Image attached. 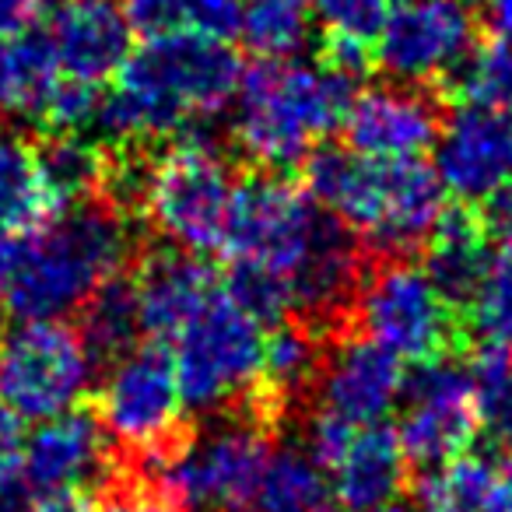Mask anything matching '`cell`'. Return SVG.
<instances>
[{"mask_svg": "<svg viewBox=\"0 0 512 512\" xmlns=\"http://www.w3.org/2000/svg\"><path fill=\"white\" fill-rule=\"evenodd\" d=\"M242 71L246 67L225 39L190 32L148 36L130 50L113 92L99 102L95 123L116 144L183 134L225 113L239 95Z\"/></svg>", "mask_w": 512, "mask_h": 512, "instance_id": "6da1fadb", "label": "cell"}, {"mask_svg": "<svg viewBox=\"0 0 512 512\" xmlns=\"http://www.w3.org/2000/svg\"><path fill=\"white\" fill-rule=\"evenodd\" d=\"M134 214L106 197L57 211L25 235L4 278V302L25 323L64 320L123 271L134 256Z\"/></svg>", "mask_w": 512, "mask_h": 512, "instance_id": "7a4b0ae2", "label": "cell"}, {"mask_svg": "<svg viewBox=\"0 0 512 512\" xmlns=\"http://www.w3.org/2000/svg\"><path fill=\"white\" fill-rule=\"evenodd\" d=\"M306 190L355 228L376 260H400L432 239L442 211L439 172L418 158H365L316 144L306 158Z\"/></svg>", "mask_w": 512, "mask_h": 512, "instance_id": "3957f363", "label": "cell"}, {"mask_svg": "<svg viewBox=\"0 0 512 512\" xmlns=\"http://www.w3.org/2000/svg\"><path fill=\"white\" fill-rule=\"evenodd\" d=\"M358 95V81L320 64L260 60L242 71L235 141L267 172L306 162L323 134L337 127Z\"/></svg>", "mask_w": 512, "mask_h": 512, "instance_id": "277c9868", "label": "cell"}, {"mask_svg": "<svg viewBox=\"0 0 512 512\" xmlns=\"http://www.w3.org/2000/svg\"><path fill=\"white\" fill-rule=\"evenodd\" d=\"M274 428L249 411H228L204 435H179L137 456V470L176 512H249L271 460Z\"/></svg>", "mask_w": 512, "mask_h": 512, "instance_id": "5b68a950", "label": "cell"}, {"mask_svg": "<svg viewBox=\"0 0 512 512\" xmlns=\"http://www.w3.org/2000/svg\"><path fill=\"white\" fill-rule=\"evenodd\" d=\"M183 130L176 144L155 158L151 169L144 214L183 253H214L225 239L228 204H232L235 179L232 165L221 155L211 130Z\"/></svg>", "mask_w": 512, "mask_h": 512, "instance_id": "8992f818", "label": "cell"}, {"mask_svg": "<svg viewBox=\"0 0 512 512\" xmlns=\"http://www.w3.org/2000/svg\"><path fill=\"white\" fill-rule=\"evenodd\" d=\"M264 362V327L242 313L225 288L176 337L172 369L186 411H235L253 393Z\"/></svg>", "mask_w": 512, "mask_h": 512, "instance_id": "52a82bcc", "label": "cell"}, {"mask_svg": "<svg viewBox=\"0 0 512 512\" xmlns=\"http://www.w3.org/2000/svg\"><path fill=\"white\" fill-rule=\"evenodd\" d=\"M355 323L365 337L411 362L453 355L460 344L456 309L435 292L425 267H414L407 256L372 264L358 295Z\"/></svg>", "mask_w": 512, "mask_h": 512, "instance_id": "ba28073f", "label": "cell"}, {"mask_svg": "<svg viewBox=\"0 0 512 512\" xmlns=\"http://www.w3.org/2000/svg\"><path fill=\"white\" fill-rule=\"evenodd\" d=\"M92 358L78 330L60 320H36L0 344V400L29 421L78 407L92 383Z\"/></svg>", "mask_w": 512, "mask_h": 512, "instance_id": "9c48e42d", "label": "cell"}, {"mask_svg": "<svg viewBox=\"0 0 512 512\" xmlns=\"http://www.w3.org/2000/svg\"><path fill=\"white\" fill-rule=\"evenodd\" d=\"M320 218L323 211H316L306 186L256 172L235 183L221 249L232 256V264H264L292 278Z\"/></svg>", "mask_w": 512, "mask_h": 512, "instance_id": "30bf717a", "label": "cell"}, {"mask_svg": "<svg viewBox=\"0 0 512 512\" xmlns=\"http://www.w3.org/2000/svg\"><path fill=\"white\" fill-rule=\"evenodd\" d=\"M474 50L477 18L467 0H393L376 36L379 67L404 85L453 78Z\"/></svg>", "mask_w": 512, "mask_h": 512, "instance_id": "8fae6325", "label": "cell"}, {"mask_svg": "<svg viewBox=\"0 0 512 512\" xmlns=\"http://www.w3.org/2000/svg\"><path fill=\"white\" fill-rule=\"evenodd\" d=\"M183 407L172 355H165L158 344L134 348L127 358L109 365L99 393V418L109 439L134 449L137 456L186 435L179 425Z\"/></svg>", "mask_w": 512, "mask_h": 512, "instance_id": "7c38bea8", "label": "cell"}, {"mask_svg": "<svg viewBox=\"0 0 512 512\" xmlns=\"http://www.w3.org/2000/svg\"><path fill=\"white\" fill-rule=\"evenodd\" d=\"M407 411L400 418V446L404 456L421 470L442 467L467 453L477 435L470 372L453 355L414 362L404 379Z\"/></svg>", "mask_w": 512, "mask_h": 512, "instance_id": "4fadbf2b", "label": "cell"}, {"mask_svg": "<svg viewBox=\"0 0 512 512\" xmlns=\"http://www.w3.org/2000/svg\"><path fill=\"white\" fill-rule=\"evenodd\" d=\"M435 172L463 200H488L512 183V113L460 102L435 141Z\"/></svg>", "mask_w": 512, "mask_h": 512, "instance_id": "5bb4252c", "label": "cell"}, {"mask_svg": "<svg viewBox=\"0 0 512 512\" xmlns=\"http://www.w3.org/2000/svg\"><path fill=\"white\" fill-rule=\"evenodd\" d=\"M109 432L92 411H71L39 421L25 442V488L39 498L78 495L88 484L113 481Z\"/></svg>", "mask_w": 512, "mask_h": 512, "instance_id": "9a60e30c", "label": "cell"}, {"mask_svg": "<svg viewBox=\"0 0 512 512\" xmlns=\"http://www.w3.org/2000/svg\"><path fill=\"white\" fill-rule=\"evenodd\" d=\"M344 141L365 158H418L439 141L442 109L421 85H376L351 99L341 120Z\"/></svg>", "mask_w": 512, "mask_h": 512, "instance_id": "2e32d148", "label": "cell"}, {"mask_svg": "<svg viewBox=\"0 0 512 512\" xmlns=\"http://www.w3.org/2000/svg\"><path fill=\"white\" fill-rule=\"evenodd\" d=\"M404 379L407 372L400 365V355H393L372 337L344 334L341 341L330 344L316 397L323 411L351 425H376L404 397Z\"/></svg>", "mask_w": 512, "mask_h": 512, "instance_id": "e0dca14e", "label": "cell"}, {"mask_svg": "<svg viewBox=\"0 0 512 512\" xmlns=\"http://www.w3.org/2000/svg\"><path fill=\"white\" fill-rule=\"evenodd\" d=\"M43 32L60 71L92 88L116 78L134 50V25L116 0H60Z\"/></svg>", "mask_w": 512, "mask_h": 512, "instance_id": "ac0fdd59", "label": "cell"}, {"mask_svg": "<svg viewBox=\"0 0 512 512\" xmlns=\"http://www.w3.org/2000/svg\"><path fill=\"white\" fill-rule=\"evenodd\" d=\"M134 288L144 334L151 341H176L186 330V323L218 292V281L193 253L169 246L148 249L137 260Z\"/></svg>", "mask_w": 512, "mask_h": 512, "instance_id": "d6986e66", "label": "cell"}, {"mask_svg": "<svg viewBox=\"0 0 512 512\" xmlns=\"http://www.w3.org/2000/svg\"><path fill=\"white\" fill-rule=\"evenodd\" d=\"M488 242L491 239H488V228H484L481 211H470V207H446L432 239H428L425 274L435 285V292L456 313L474 306L491 267H495Z\"/></svg>", "mask_w": 512, "mask_h": 512, "instance_id": "ffe728a7", "label": "cell"}, {"mask_svg": "<svg viewBox=\"0 0 512 512\" xmlns=\"http://www.w3.org/2000/svg\"><path fill=\"white\" fill-rule=\"evenodd\" d=\"M327 474L337 502L351 512L379 509V505L393 502L407 477V456L400 446V435L386 428L383 421L358 425Z\"/></svg>", "mask_w": 512, "mask_h": 512, "instance_id": "44dd1931", "label": "cell"}, {"mask_svg": "<svg viewBox=\"0 0 512 512\" xmlns=\"http://www.w3.org/2000/svg\"><path fill=\"white\" fill-rule=\"evenodd\" d=\"M32 162H36L39 186L53 211L102 197L109 169V151L102 144L81 134H67V130H50L32 144Z\"/></svg>", "mask_w": 512, "mask_h": 512, "instance_id": "7402d4cb", "label": "cell"}, {"mask_svg": "<svg viewBox=\"0 0 512 512\" xmlns=\"http://www.w3.org/2000/svg\"><path fill=\"white\" fill-rule=\"evenodd\" d=\"M85 351L92 365H116L137 348L144 327H141V306H137L134 278H109L92 299L81 306V327H78Z\"/></svg>", "mask_w": 512, "mask_h": 512, "instance_id": "603a6c76", "label": "cell"}, {"mask_svg": "<svg viewBox=\"0 0 512 512\" xmlns=\"http://www.w3.org/2000/svg\"><path fill=\"white\" fill-rule=\"evenodd\" d=\"M341 502L327 470L306 449H278L267 460L249 512H337Z\"/></svg>", "mask_w": 512, "mask_h": 512, "instance_id": "cb8c5ba5", "label": "cell"}, {"mask_svg": "<svg viewBox=\"0 0 512 512\" xmlns=\"http://www.w3.org/2000/svg\"><path fill=\"white\" fill-rule=\"evenodd\" d=\"M53 214L57 211L39 186L32 148L18 134L0 130V235L25 239Z\"/></svg>", "mask_w": 512, "mask_h": 512, "instance_id": "d4e9b609", "label": "cell"}, {"mask_svg": "<svg viewBox=\"0 0 512 512\" xmlns=\"http://www.w3.org/2000/svg\"><path fill=\"white\" fill-rule=\"evenodd\" d=\"M130 25L141 36H190L228 39L239 36L242 0H123Z\"/></svg>", "mask_w": 512, "mask_h": 512, "instance_id": "484cf974", "label": "cell"}, {"mask_svg": "<svg viewBox=\"0 0 512 512\" xmlns=\"http://www.w3.org/2000/svg\"><path fill=\"white\" fill-rule=\"evenodd\" d=\"M309 0H242L239 36L260 60H292L313 36Z\"/></svg>", "mask_w": 512, "mask_h": 512, "instance_id": "4316f807", "label": "cell"}, {"mask_svg": "<svg viewBox=\"0 0 512 512\" xmlns=\"http://www.w3.org/2000/svg\"><path fill=\"white\" fill-rule=\"evenodd\" d=\"M495 484V470L484 456L463 453L421 474L414 488L418 512H484Z\"/></svg>", "mask_w": 512, "mask_h": 512, "instance_id": "83f0119b", "label": "cell"}, {"mask_svg": "<svg viewBox=\"0 0 512 512\" xmlns=\"http://www.w3.org/2000/svg\"><path fill=\"white\" fill-rule=\"evenodd\" d=\"M470 397H474L477 428L495 442L512 439V351L502 341H484L470 355Z\"/></svg>", "mask_w": 512, "mask_h": 512, "instance_id": "f1b7e54d", "label": "cell"}, {"mask_svg": "<svg viewBox=\"0 0 512 512\" xmlns=\"http://www.w3.org/2000/svg\"><path fill=\"white\" fill-rule=\"evenodd\" d=\"M11 64H15V113L43 120L53 92L60 88V64L46 32H22L11 43Z\"/></svg>", "mask_w": 512, "mask_h": 512, "instance_id": "f546056e", "label": "cell"}, {"mask_svg": "<svg viewBox=\"0 0 512 512\" xmlns=\"http://www.w3.org/2000/svg\"><path fill=\"white\" fill-rule=\"evenodd\" d=\"M225 295L260 327H278L288 320V313H295L292 278L264 264H232Z\"/></svg>", "mask_w": 512, "mask_h": 512, "instance_id": "4dcf8cb0", "label": "cell"}, {"mask_svg": "<svg viewBox=\"0 0 512 512\" xmlns=\"http://www.w3.org/2000/svg\"><path fill=\"white\" fill-rule=\"evenodd\" d=\"M449 81L463 102H488L512 113V43L491 39Z\"/></svg>", "mask_w": 512, "mask_h": 512, "instance_id": "1f68e13d", "label": "cell"}, {"mask_svg": "<svg viewBox=\"0 0 512 512\" xmlns=\"http://www.w3.org/2000/svg\"><path fill=\"white\" fill-rule=\"evenodd\" d=\"M393 0H309L313 18L327 29V36L372 39L379 36Z\"/></svg>", "mask_w": 512, "mask_h": 512, "instance_id": "d6a6232c", "label": "cell"}, {"mask_svg": "<svg viewBox=\"0 0 512 512\" xmlns=\"http://www.w3.org/2000/svg\"><path fill=\"white\" fill-rule=\"evenodd\" d=\"M474 323L488 341H512V256H502L491 267L481 295L474 299Z\"/></svg>", "mask_w": 512, "mask_h": 512, "instance_id": "836d02e7", "label": "cell"}, {"mask_svg": "<svg viewBox=\"0 0 512 512\" xmlns=\"http://www.w3.org/2000/svg\"><path fill=\"white\" fill-rule=\"evenodd\" d=\"M99 95L92 85H81V81H60V88L53 92L50 106L43 109V120L50 130H67V134H81L88 123H95L99 116Z\"/></svg>", "mask_w": 512, "mask_h": 512, "instance_id": "e575fe53", "label": "cell"}, {"mask_svg": "<svg viewBox=\"0 0 512 512\" xmlns=\"http://www.w3.org/2000/svg\"><path fill=\"white\" fill-rule=\"evenodd\" d=\"M95 512H176L155 488L141 481V477H113L102 491V502Z\"/></svg>", "mask_w": 512, "mask_h": 512, "instance_id": "d590c367", "label": "cell"}, {"mask_svg": "<svg viewBox=\"0 0 512 512\" xmlns=\"http://www.w3.org/2000/svg\"><path fill=\"white\" fill-rule=\"evenodd\" d=\"M25 418H18L4 400H0V484L15 481V474L22 470L25 460Z\"/></svg>", "mask_w": 512, "mask_h": 512, "instance_id": "8d00e7d4", "label": "cell"}, {"mask_svg": "<svg viewBox=\"0 0 512 512\" xmlns=\"http://www.w3.org/2000/svg\"><path fill=\"white\" fill-rule=\"evenodd\" d=\"M484 228H488V239L502 246L505 256H512V183L505 190H498L495 197L484 200Z\"/></svg>", "mask_w": 512, "mask_h": 512, "instance_id": "74e56055", "label": "cell"}, {"mask_svg": "<svg viewBox=\"0 0 512 512\" xmlns=\"http://www.w3.org/2000/svg\"><path fill=\"white\" fill-rule=\"evenodd\" d=\"M43 8L46 0H0V39L29 32Z\"/></svg>", "mask_w": 512, "mask_h": 512, "instance_id": "f35d334b", "label": "cell"}, {"mask_svg": "<svg viewBox=\"0 0 512 512\" xmlns=\"http://www.w3.org/2000/svg\"><path fill=\"white\" fill-rule=\"evenodd\" d=\"M15 109V64H11V46L0 39V116Z\"/></svg>", "mask_w": 512, "mask_h": 512, "instance_id": "ab89813d", "label": "cell"}, {"mask_svg": "<svg viewBox=\"0 0 512 512\" xmlns=\"http://www.w3.org/2000/svg\"><path fill=\"white\" fill-rule=\"evenodd\" d=\"M484 512H512V463L495 474V484H491V495H488V505Z\"/></svg>", "mask_w": 512, "mask_h": 512, "instance_id": "60d3db41", "label": "cell"}, {"mask_svg": "<svg viewBox=\"0 0 512 512\" xmlns=\"http://www.w3.org/2000/svg\"><path fill=\"white\" fill-rule=\"evenodd\" d=\"M488 25L495 39L512 43V0H488Z\"/></svg>", "mask_w": 512, "mask_h": 512, "instance_id": "b9f144b4", "label": "cell"}, {"mask_svg": "<svg viewBox=\"0 0 512 512\" xmlns=\"http://www.w3.org/2000/svg\"><path fill=\"white\" fill-rule=\"evenodd\" d=\"M32 512H88V509L78 495H53V498H43Z\"/></svg>", "mask_w": 512, "mask_h": 512, "instance_id": "7bdbcfd3", "label": "cell"}, {"mask_svg": "<svg viewBox=\"0 0 512 512\" xmlns=\"http://www.w3.org/2000/svg\"><path fill=\"white\" fill-rule=\"evenodd\" d=\"M8 313H11L8 302H0V344L8 341Z\"/></svg>", "mask_w": 512, "mask_h": 512, "instance_id": "ee69618b", "label": "cell"}, {"mask_svg": "<svg viewBox=\"0 0 512 512\" xmlns=\"http://www.w3.org/2000/svg\"><path fill=\"white\" fill-rule=\"evenodd\" d=\"M365 512H418V509H411V505H400V502H386V505H379V509H365Z\"/></svg>", "mask_w": 512, "mask_h": 512, "instance_id": "f6af8a7d", "label": "cell"}, {"mask_svg": "<svg viewBox=\"0 0 512 512\" xmlns=\"http://www.w3.org/2000/svg\"><path fill=\"white\" fill-rule=\"evenodd\" d=\"M467 4H470V0H467Z\"/></svg>", "mask_w": 512, "mask_h": 512, "instance_id": "bcb514c9", "label": "cell"}]
</instances>
